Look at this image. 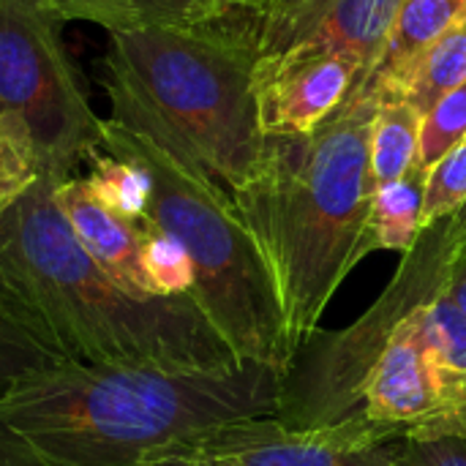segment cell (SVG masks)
Listing matches in <instances>:
<instances>
[{
  "label": "cell",
  "instance_id": "ba28073f",
  "mask_svg": "<svg viewBox=\"0 0 466 466\" xmlns=\"http://www.w3.org/2000/svg\"><path fill=\"white\" fill-rule=\"evenodd\" d=\"M399 437L360 412L328 426L251 418L210 429L161 459H183L194 466H396L393 448L385 442Z\"/></svg>",
  "mask_w": 466,
  "mask_h": 466
},
{
  "label": "cell",
  "instance_id": "484cf974",
  "mask_svg": "<svg viewBox=\"0 0 466 466\" xmlns=\"http://www.w3.org/2000/svg\"><path fill=\"white\" fill-rule=\"evenodd\" d=\"M38 177L33 164L5 139H0V218L5 210L30 188V183Z\"/></svg>",
  "mask_w": 466,
  "mask_h": 466
},
{
  "label": "cell",
  "instance_id": "30bf717a",
  "mask_svg": "<svg viewBox=\"0 0 466 466\" xmlns=\"http://www.w3.org/2000/svg\"><path fill=\"white\" fill-rule=\"evenodd\" d=\"M358 66L347 55L287 49L259 57L254 87L265 134H311L350 96Z\"/></svg>",
  "mask_w": 466,
  "mask_h": 466
},
{
  "label": "cell",
  "instance_id": "7c38bea8",
  "mask_svg": "<svg viewBox=\"0 0 466 466\" xmlns=\"http://www.w3.org/2000/svg\"><path fill=\"white\" fill-rule=\"evenodd\" d=\"M401 3L404 0H333L295 46L347 55L355 60V82H360L374 68Z\"/></svg>",
  "mask_w": 466,
  "mask_h": 466
},
{
  "label": "cell",
  "instance_id": "5bb4252c",
  "mask_svg": "<svg viewBox=\"0 0 466 466\" xmlns=\"http://www.w3.org/2000/svg\"><path fill=\"white\" fill-rule=\"evenodd\" d=\"M68 22H90L106 33H126L158 25H197L232 16L216 0H49Z\"/></svg>",
  "mask_w": 466,
  "mask_h": 466
},
{
  "label": "cell",
  "instance_id": "e0dca14e",
  "mask_svg": "<svg viewBox=\"0 0 466 466\" xmlns=\"http://www.w3.org/2000/svg\"><path fill=\"white\" fill-rule=\"evenodd\" d=\"M423 115L404 98H377L369 134L371 191L404 177L418 161Z\"/></svg>",
  "mask_w": 466,
  "mask_h": 466
},
{
  "label": "cell",
  "instance_id": "9c48e42d",
  "mask_svg": "<svg viewBox=\"0 0 466 466\" xmlns=\"http://www.w3.org/2000/svg\"><path fill=\"white\" fill-rule=\"evenodd\" d=\"M358 412L399 434L448 412H459L429 347L423 306L404 317L388 336L363 380Z\"/></svg>",
  "mask_w": 466,
  "mask_h": 466
},
{
  "label": "cell",
  "instance_id": "f1b7e54d",
  "mask_svg": "<svg viewBox=\"0 0 466 466\" xmlns=\"http://www.w3.org/2000/svg\"><path fill=\"white\" fill-rule=\"evenodd\" d=\"M227 14H251V16H257L259 22H262V16H265V11L273 5V0H216Z\"/></svg>",
  "mask_w": 466,
  "mask_h": 466
},
{
  "label": "cell",
  "instance_id": "8fae6325",
  "mask_svg": "<svg viewBox=\"0 0 466 466\" xmlns=\"http://www.w3.org/2000/svg\"><path fill=\"white\" fill-rule=\"evenodd\" d=\"M60 210L66 213L79 246L90 259L131 298L156 300L142 265V232L145 224L123 218L106 208L85 183V177H68L55 191Z\"/></svg>",
  "mask_w": 466,
  "mask_h": 466
},
{
  "label": "cell",
  "instance_id": "ffe728a7",
  "mask_svg": "<svg viewBox=\"0 0 466 466\" xmlns=\"http://www.w3.org/2000/svg\"><path fill=\"white\" fill-rule=\"evenodd\" d=\"M423 328L437 366L448 382L451 399L459 407V393L466 385V314L442 289L423 306Z\"/></svg>",
  "mask_w": 466,
  "mask_h": 466
},
{
  "label": "cell",
  "instance_id": "52a82bcc",
  "mask_svg": "<svg viewBox=\"0 0 466 466\" xmlns=\"http://www.w3.org/2000/svg\"><path fill=\"white\" fill-rule=\"evenodd\" d=\"M466 246V208L429 224L404 254L399 273L371 311L352 328L322 339L319 333L295 355L279 418L289 426H328L360 410L363 380L393 328L437 298L451 265Z\"/></svg>",
  "mask_w": 466,
  "mask_h": 466
},
{
  "label": "cell",
  "instance_id": "7a4b0ae2",
  "mask_svg": "<svg viewBox=\"0 0 466 466\" xmlns=\"http://www.w3.org/2000/svg\"><path fill=\"white\" fill-rule=\"evenodd\" d=\"M38 175L0 218V300L63 360L93 366L227 369L243 363L197 298L137 300L79 246Z\"/></svg>",
  "mask_w": 466,
  "mask_h": 466
},
{
  "label": "cell",
  "instance_id": "44dd1931",
  "mask_svg": "<svg viewBox=\"0 0 466 466\" xmlns=\"http://www.w3.org/2000/svg\"><path fill=\"white\" fill-rule=\"evenodd\" d=\"M63 358L30 333L0 300V401L27 377L57 366Z\"/></svg>",
  "mask_w": 466,
  "mask_h": 466
},
{
  "label": "cell",
  "instance_id": "603a6c76",
  "mask_svg": "<svg viewBox=\"0 0 466 466\" xmlns=\"http://www.w3.org/2000/svg\"><path fill=\"white\" fill-rule=\"evenodd\" d=\"M461 139H466V82L440 98L426 115L420 126V145H418V167L426 172L445 158Z\"/></svg>",
  "mask_w": 466,
  "mask_h": 466
},
{
  "label": "cell",
  "instance_id": "4fadbf2b",
  "mask_svg": "<svg viewBox=\"0 0 466 466\" xmlns=\"http://www.w3.org/2000/svg\"><path fill=\"white\" fill-rule=\"evenodd\" d=\"M464 8L466 0H404L374 68L355 82L352 90L374 96L385 93L440 35H445L464 16Z\"/></svg>",
  "mask_w": 466,
  "mask_h": 466
},
{
  "label": "cell",
  "instance_id": "4316f807",
  "mask_svg": "<svg viewBox=\"0 0 466 466\" xmlns=\"http://www.w3.org/2000/svg\"><path fill=\"white\" fill-rule=\"evenodd\" d=\"M445 292H448V298L466 314V246L459 251V257L451 265V276H448Z\"/></svg>",
  "mask_w": 466,
  "mask_h": 466
},
{
  "label": "cell",
  "instance_id": "7402d4cb",
  "mask_svg": "<svg viewBox=\"0 0 466 466\" xmlns=\"http://www.w3.org/2000/svg\"><path fill=\"white\" fill-rule=\"evenodd\" d=\"M142 265L156 298L188 295L194 289V265L188 251L172 235L147 221L142 232Z\"/></svg>",
  "mask_w": 466,
  "mask_h": 466
},
{
  "label": "cell",
  "instance_id": "cb8c5ba5",
  "mask_svg": "<svg viewBox=\"0 0 466 466\" xmlns=\"http://www.w3.org/2000/svg\"><path fill=\"white\" fill-rule=\"evenodd\" d=\"M333 0H273L259 22V57L295 46Z\"/></svg>",
  "mask_w": 466,
  "mask_h": 466
},
{
  "label": "cell",
  "instance_id": "3957f363",
  "mask_svg": "<svg viewBox=\"0 0 466 466\" xmlns=\"http://www.w3.org/2000/svg\"><path fill=\"white\" fill-rule=\"evenodd\" d=\"M374 112L377 96L352 90L311 134H265L259 169L232 194L273 270L295 355L360 262Z\"/></svg>",
  "mask_w": 466,
  "mask_h": 466
},
{
  "label": "cell",
  "instance_id": "5b68a950",
  "mask_svg": "<svg viewBox=\"0 0 466 466\" xmlns=\"http://www.w3.org/2000/svg\"><path fill=\"white\" fill-rule=\"evenodd\" d=\"M101 147L147 169L153 197L145 221L188 251L191 295L232 352L289 371L295 350L279 287L232 194L177 150L112 117L104 120Z\"/></svg>",
  "mask_w": 466,
  "mask_h": 466
},
{
  "label": "cell",
  "instance_id": "2e32d148",
  "mask_svg": "<svg viewBox=\"0 0 466 466\" xmlns=\"http://www.w3.org/2000/svg\"><path fill=\"white\" fill-rule=\"evenodd\" d=\"M466 82V11L464 16L440 35L385 93L377 98H404L426 115L440 98Z\"/></svg>",
  "mask_w": 466,
  "mask_h": 466
},
{
  "label": "cell",
  "instance_id": "9a60e30c",
  "mask_svg": "<svg viewBox=\"0 0 466 466\" xmlns=\"http://www.w3.org/2000/svg\"><path fill=\"white\" fill-rule=\"evenodd\" d=\"M429 172L412 167L404 177L371 191L366 229L360 238L358 257L371 251H399L407 254L423 232V194Z\"/></svg>",
  "mask_w": 466,
  "mask_h": 466
},
{
  "label": "cell",
  "instance_id": "f546056e",
  "mask_svg": "<svg viewBox=\"0 0 466 466\" xmlns=\"http://www.w3.org/2000/svg\"><path fill=\"white\" fill-rule=\"evenodd\" d=\"M145 466H194L191 461H183V459H158V461H150Z\"/></svg>",
  "mask_w": 466,
  "mask_h": 466
},
{
  "label": "cell",
  "instance_id": "d6986e66",
  "mask_svg": "<svg viewBox=\"0 0 466 466\" xmlns=\"http://www.w3.org/2000/svg\"><path fill=\"white\" fill-rule=\"evenodd\" d=\"M396 466H466V410L407 429L393 448Z\"/></svg>",
  "mask_w": 466,
  "mask_h": 466
},
{
  "label": "cell",
  "instance_id": "83f0119b",
  "mask_svg": "<svg viewBox=\"0 0 466 466\" xmlns=\"http://www.w3.org/2000/svg\"><path fill=\"white\" fill-rule=\"evenodd\" d=\"M0 466H38L5 426H0Z\"/></svg>",
  "mask_w": 466,
  "mask_h": 466
},
{
  "label": "cell",
  "instance_id": "8992f818",
  "mask_svg": "<svg viewBox=\"0 0 466 466\" xmlns=\"http://www.w3.org/2000/svg\"><path fill=\"white\" fill-rule=\"evenodd\" d=\"M63 22L49 0H0V139L57 180H68L104 139V117L63 41Z\"/></svg>",
  "mask_w": 466,
  "mask_h": 466
},
{
  "label": "cell",
  "instance_id": "1f68e13d",
  "mask_svg": "<svg viewBox=\"0 0 466 466\" xmlns=\"http://www.w3.org/2000/svg\"><path fill=\"white\" fill-rule=\"evenodd\" d=\"M464 11H466V8H464Z\"/></svg>",
  "mask_w": 466,
  "mask_h": 466
},
{
  "label": "cell",
  "instance_id": "ac0fdd59",
  "mask_svg": "<svg viewBox=\"0 0 466 466\" xmlns=\"http://www.w3.org/2000/svg\"><path fill=\"white\" fill-rule=\"evenodd\" d=\"M87 164H90V172L85 177L87 188L123 218L145 224L153 197V180L147 169L134 158L104 147L96 150L87 158Z\"/></svg>",
  "mask_w": 466,
  "mask_h": 466
},
{
  "label": "cell",
  "instance_id": "277c9868",
  "mask_svg": "<svg viewBox=\"0 0 466 466\" xmlns=\"http://www.w3.org/2000/svg\"><path fill=\"white\" fill-rule=\"evenodd\" d=\"M235 16L109 33L101 57L109 117L177 150L229 194L265 153L254 87L259 19Z\"/></svg>",
  "mask_w": 466,
  "mask_h": 466
},
{
  "label": "cell",
  "instance_id": "6da1fadb",
  "mask_svg": "<svg viewBox=\"0 0 466 466\" xmlns=\"http://www.w3.org/2000/svg\"><path fill=\"white\" fill-rule=\"evenodd\" d=\"M287 371L60 360L0 401V426L38 466H145L227 423L279 418Z\"/></svg>",
  "mask_w": 466,
  "mask_h": 466
},
{
  "label": "cell",
  "instance_id": "4dcf8cb0",
  "mask_svg": "<svg viewBox=\"0 0 466 466\" xmlns=\"http://www.w3.org/2000/svg\"><path fill=\"white\" fill-rule=\"evenodd\" d=\"M459 407H461V410H466V385L461 388V393H459Z\"/></svg>",
  "mask_w": 466,
  "mask_h": 466
},
{
  "label": "cell",
  "instance_id": "d4e9b609",
  "mask_svg": "<svg viewBox=\"0 0 466 466\" xmlns=\"http://www.w3.org/2000/svg\"><path fill=\"white\" fill-rule=\"evenodd\" d=\"M466 208V139L445 158H440L426 177L423 194V229Z\"/></svg>",
  "mask_w": 466,
  "mask_h": 466
}]
</instances>
